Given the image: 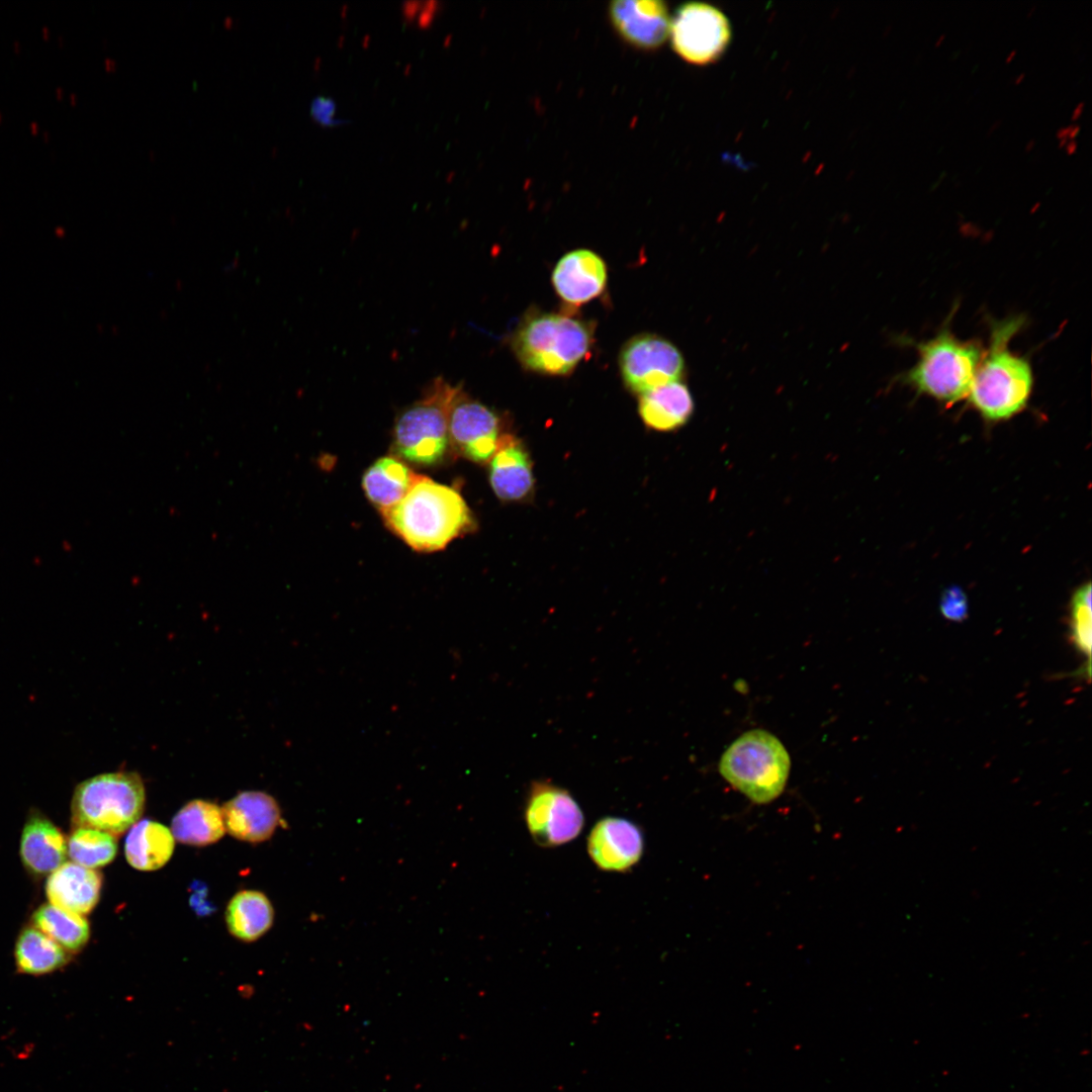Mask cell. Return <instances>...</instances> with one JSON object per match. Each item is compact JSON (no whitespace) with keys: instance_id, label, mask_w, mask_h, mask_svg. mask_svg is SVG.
<instances>
[{"instance_id":"obj_10","label":"cell","mask_w":1092,"mask_h":1092,"mask_svg":"<svg viewBox=\"0 0 1092 1092\" xmlns=\"http://www.w3.org/2000/svg\"><path fill=\"white\" fill-rule=\"evenodd\" d=\"M619 364L625 384L639 394L679 381L685 370L676 347L653 335L630 340L621 352Z\"/></svg>"},{"instance_id":"obj_8","label":"cell","mask_w":1092,"mask_h":1092,"mask_svg":"<svg viewBox=\"0 0 1092 1092\" xmlns=\"http://www.w3.org/2000/svg\"><path fill=\"white\" fill-rule=\"evenodd\" d=\"M669 34L675 53L693 65H708L726 51L731 28L726 15L703 2L681 5L670 20Z\"/></svg>"},{"instance_id":"obj_26","label":"cell","mask_w":1092,"mask_h":1092,"mask_svg":"<svg viewBox=\"0 0 1092 1092\" xmlns=\"http://www.w3.org/2000/svg\"><path fill=\"white\" fill-rule=\"evenodd\" d=\"M67 851L73 862L95 870L114 859L117 842L115 836L107 832L75 827L67 839Z\"/></svg>"},{"instance_id":"obj_27","label":"cell","mask_w":1092,"mask_h":1092,"mask_svg":"<svg viewBox=\"0 0 1092 1092\" xmlns=\"http://www.w3.org/2000/svg\"><path fill=\"white\" fill-rule=\"evenodd\" d=\"M1071 640L1090 660L1091 655V584L1076 590L1071 603Z\"/></svg>"},{"instance_id":"obj_23","label":"cell","mask_w":1092,"mask_h":1092,"mask_svg":"<svg viewBox=\"0 0 1092 1092\" xmlns=\"http://www.w3.org/2000/svg\"><path fill=\"white\" fill-rule=\"evenodd\" d=\"M418 475L400 460L386 456L366 470L362 484L367 497L382 512L403 498Z\"/></svg>"},{"instance_id":"obj_32","label":"cell","mask_w":1092,"mask_h":1092,"mask_svg":"<svg viewBox=\"0 0 1092 1092\" xmlns=\"http://www.w3.org/2000/svg\"><path fill=\"white\" fill-rule=\"evenodd\" d=\"M1084 105H1085L1084 101H1081L1076 105V107L1074 108V110L1072 112V116H1071L1072 121H1076L1081 116Z\"/></svg>"},{"instance_id":"obj_20","label":"cell","mask_w":1092,"mask_h":1092,"mask_svg":"<svg viewBox=\"0 0 1092 1092\" xmlns=\"http://www.w3.org/2000/svg\"><path fill=\"white\" fill-rule=\"evenodd\" d=\"M174 839L171 830L163 824L141 820L128 830L124 843L126 860L139 871H156L171 858Z\"/></svg>"},{"instance_id":"obj_49","label":"cell","mask_w":1092,"mask_h":1092,"mask_svg":"<svg viewBox=\"0 0 1092 1092\" xmlns=\"http://www.w3.org/2000/svg\"><path fill=\"white\" fill-rule=\"evenodd\" d=\"M411 67H412L411 65H406V67L404 69L405 74H408V71H410Z\"/></svg>"},{"instance_id":"obj_35","label":"cell","mask_w":1092,"mask_h":1092,"mask_svg":"<svg viewBox=\"0 0 1092 1092\" xmlns=\"http://www.w3.org/2000/svg\"><path fill=\"white\" fill-rule=\"evenodd\" d=\"M1080 128H1081L1080 124L1073 123V126H1072V128H1071V130L1069 132L1068 139L1074 140L1077 136V134L1079 133Z\"/></svg>"},{"instance_id":"obj_39","label":"cell","mask_w":1092,"mask_h":1092,"mask_svg":"<svg viewBox=\"0 0 1092 1092\" xmlns=\"http://www.w3.org/2000/svg\"><path fill=\"white\" fill-rule=\"evenodd\" d=\"M1015 55H1016V49H1013V50H1012L1011 52H1009V54L1007 55V57H1006V59H1005V62H1006V63H1009V62H1010V61H1011V60H1012V59L1014 58V56H1015Z\"/></svg>"},{"instance_id":"obj_46","label":"cell","mask_w":1092,"mask_h":1092,"mask_svg":"<svg viewBox=\"0 0 1092 1092\" xmlns=\"http://www.w3.org/2000/svg\"><path fill=\"white\" fill-rule=\"evenodd\" d=\"M347 11H348V6H347V5H344V6H343V7L341 8V15H342V17H345V16H346V13H347Z\"/></svg>"},{"instance_id":"obj_41","label":"cell","mask_w":1092,"mask_h":1092,"mask_svg":"<svg viewBox=\"0 0 1092 1092\" xmlns=\"http://www.w3.org/2000/svg\"><path fill=\"white\" fill-rule=\"evenodd\" d=\"M369 42H370V36L368 34H366L362 39V46L364 48H367Z\"/></svg>"},{"instance_id":"obj_44","label":"cell","mask_w":1092,"mask_h":1092,"mask_svg":"<svg viewBox=\"0 0 1092 1092\" xmlns=\"http://www.w3.org/2000/svg\"><path fill=\"white\" fill-rule=\"evenodd\" d=\"M1035 9H1036V4H1033V5H1032V6H1031V7L1029 8V10H1028V12H1027L1026 16H1027V17H1030V16H1031V14L1033 13V11H1034Z\"/></svg>"},{"instance_id":"obj_31","label":"cell","mask_w":1092,"mask_h":1092,"mask_svg":"<svg viewBox=\"0 0 1092 1092\" xmlns=\"http://www.w3.org/2000/svg\"><path fill=\"white\" fill-rule=\"evenodd\" d=\"M422 3L420 1H407L403 3V15L405 18H413L417 12L421 9Z\"/></svg>"},{"instance_id":"obj_1","label":"cell","mask_w":1092,"mask_h":1092,"mask_svg":"<svg viewBox=\"0 0 1092 1092\" xmlns=\"http://www.w3.org/2000/svg\"><path fill=\"white\" fill-rule=\"evenodd\" d=\"M1025 323L1022 315L990 321L987 350L976 370L968 398L990 422L1008 420L1027 404L1033 387V372L1025 356L1009 349L1012 338Z\"/></svg>"},{"instance_id":"obj_38","label":"cell","mask_w":1092,"mask_h":1092,"mask_svg":"<svg viewBox=\"0 0 1092 1092\" xmlns=\"http://www.w3.org/2000/svg\"><path fill=\"white\" fill-rule=\"evenodd\" d=\"M1024 77H1025V74L1022 72L1019 75H1017L1016 77H1014L1011 82L1014 83V84H1019L1023 80Z\"/></svg>"},{"instance_id":"obj_25","label":"cell","mask_w":1092,"mask_h":1092,"mask_svg":"<svg viewBox=\"0 0 1092 1092\" xmlns=\"http://www.w3.org/2000/svg\"><path fill=\"white\" fill-rule=\"evenodd\" d=\"M32 924L69 953L79 952L90 936V927L83 915L52 904L41 905L33 912Z\"/></svg>"},{"instance_id":"obj_11","label":"cell","mask_w":1092,"mask_h":1092,"mask_svg":"<svg viewBox=\"0 0 1092 1092\" xmlns=\"http://www.w3.org/2000/svg\"><path fill=\"white\" fill-rule=\"evenodd\" d=\"M448 430L450 445L477 463L489 461L505 437L497 415L470 398L461 386L449 412Z\"/></svg>"},{"instance_id":"obj_45","label":"cell","mask_w":1092,"mask_h":1092,"mask_svg":"<svg viewBox=\"0 0 1092 1092\" xmlns=\"http://www.w3.org/2000/svg\"><path fill=\"white\" fill-rule=\"evenodd\" d=\"M1068 140H1069L1068 138L1060 140L1059 148L1065 147L1067 145V143H1068Z\"/></svg>"},{"instance_id":"obj_4","label":"cell","mask_w":1092,"mask_h":1092,"mask_svg":"<svg viewBox=\"0 0 1092 1092\" xmlns=\"http://www.w3.org/2000/svg\"><path fill=\"white\" fill-rule=\"evenodd\" d=\"M592 342V331L581 321L566 314L543 313L520 326L512 347L526 369L565 375L589 352Z\"/></svg>"},{"instance_id":"obj_21","label":"cell","mask_w":1092,"mask_h":1092,"mask_svg":"<svg viewBox=\"0 0 1092 1092\" xmlns=\"http://www.w3.org/2000/svg\"><path fill=\"white\" fill-rule=\"evenodd\" d=\"M171 832L179 842L204 846L218 841L225 832L221 808L205 800H193L174 816Z\"/></svg>"},{"instance_id":"obj_22","label":"cell","mask_w":1092,"mask_h":1092,"mask_svg":"<svg viewBox=\"0 0 1092 1092\" xmlns=\"http://www.w3.org/2000/svg\"><path fill=\"white\" fill-rule=\"evenodd\" d=\"M274 910L270 900L262 892L244 890L229 902L225 922L229 931L243 941H254L272 926Z\"/></svg>"},{"instance_id":"obj_42","label":"cell","mask_w":1092,"mask_h":1092,"mask_svg":"<svg viewBox=\"0 0 1092 1092\" xmlns=\"http://www.w3.org/2000/svg\"><path fill=\"white\" fill-rule=\"evenodd\" d=\"M451 39H452V34L446 35V37L444 38V41H443V46L448 47L450 44V42H451Z\"/></svg>"},{"instance_id":"obj_2","label":"cell","mask_w":1092,"mask_h":1092,"mask_svg":"<svg viewBox=\"0 0 1092 1092\" xmlns=\"http://www.w3.org/2000/svg\"><path fill=\"white\" fill-rule=\"evenodd\" d=\"M381 514L389 528L418 551L443 549L473 526L460 493L423 475L400 502Z\"/></svg>"},{"instance_id":"obj_16","label":"cell","mask_w":1092,"mask_h":1092,"mask_svg":"<svg viewBox=\"0 0 1092 1092\" xmlns=\"http://www.w3.org/2000/svg\"><path fill=\"white\" fill-rule=\"evenodd\" d=\"M19 853L26 871L35 877L51 875L68 854L63 832L44 815L31 811L20 837Z\"/></svg>"},{"instance_id":"obj_37","label":"cell","mask_w":1092,"mask_h":1092,"mask_svg":"<svg viewBox=\"0 0 1092 1092\" xmlns=\"http://www.w3.org/2000/svg\"><path fill=\"white\" fill-rule=\"evenodd\" d=\"M1034 146H1035V139H1030V140H1029V141H1028V142L1026 143V145H1025V148H1024V149H1025V151H1026V152H1029V151H1031V150L1033 149V147H1034Z\"/></svg>"},{"instance_id":"obj_13","label":"cell","mask_w":1092,"mask_h":1092,"mask_svg":"<svg viewBox=\"0 0 1092 1092\" xmlns=\"http://www.w3.org/2000/svg\"><path fill=\"white\" fill-rule=\"evenodd\" d=\"M608 12L616 32L635 49L656 50L669 35L670 18L663 1L617 0L610 3Z\"/></svg>"},{"instance_id":"obj_34","label":"cell","mask_w":1092,"mask_h":1092,"mask_svg":"<svg viewBox=\"0 0 1092 1092\" xmlns=\"http://www.w3.org/2000/svg\"><path fill=\"white\" fill-rule=\"evenodd\" d=\"M1065 147L1068 155H1072L1077 150V142L1075 140L1068 141Z\"/></svg>"},{"instance_id":"obj_47","label":"cell","mask_w":1092,"mask_h":1092,"mask_svg":"<svg viewBox=\"0 0 1092 1092\" xmlns=\"http://www.w3.org/2000/svg\"><path fill=\"white\" fill-rule=\"evenodd\" d=\"M453 177H454V173H453V172H449V174L447 175V179H446V181H447V182H451V181L453 180Z\"/></svg>"},{"instance_id":"obj_5","label":"cell","mask_w":1092,"mask_h":1092,"mask_svg":"<svg viewBox=\"0 0 1092 1092\" xmlns=\"http://www.w3.org/2000/svg\"><path fill=\"white\" fill-rule=\"evenodd\" d=\"M790 767V756L782 742L761 729L737 738L719 764L722 777L757 804L769 803L782 794Z\"/></svg>"},{"instance_id":"obj_40","label":"cell","mask_w":1092,"mask_h":1092,"mask_svg":"<svg viewBox=\"0 0 1092 1092\" xmlns=\"http://www.w3.org/2000/svg\"><path fill=\"white\" fill-rule=\"evenodd\" d=\"M944 38H945V33H941V34H940V35H939V36H938V37L936 38V40H935V42H934V46H935V47H938V46H940V44H941V42L943 41V39H944Z\"/></svg>"},{"instance_id":"obj_33","label":"cell","mask_w":1092,"mask_h":1092,"mask_svg":"<svg viewBox=\"0 0 1092 1092\" xmlns=\"http://www.w3.org/2000/svg\"><path fill=\"white\" fill-rule=\"evenodd\" d=\"M1072 126H1073V123L1069 124L1068 126L1060 127L1056 132V136L1059 140L1068 138Z\"/></svg>"},{"instance_id":"obj_9","label":"cell","mask_w":1092,"mask_h":1092,"mask_svg":"<svg viewBox=\"0 0 1092 1092\" xmlns=\"http://www.w3.org/2000/svg\"><path fill=\"white\" fill-rule=\"evenodd\" d=\"M525 819L533 840L543 847L573 840L584 824L583 813L570 793L545 782H535L531 786Z\"/></svg>"},{"instance_id":"obj_30","label":"cell","mask_w":1092,"mask_h":1092,"mask_svg":"<svg viewBox=\"0 0 1092 1092\" xmlns=\"http://www.w3.org/2000/svg\"><path fill=\"white\" fill-rule=\"evenodd\" d=\"M438 8L437 1H427L424 3V7L418 16V24L421 27H428L433 19Z\"/></svg>"},{"instance_id":"obj_12","label":"cell","mask_w":1092,"mask_h":1092,"mask_svg":"<svg viewBox=\"0 0 1092 1092\" xmlns=\"http://www.w3.org/2000/svg\"><path fill=\"white\" fill-rule=\"evenodd\" d=\"M586 845L599 869L624 873L640 860L644 837L634 822L621 817H604L592 828Z\"/></svg>"},{"instance_id":"obj_43","label":"cell","mask_w":1092,"mask_h":1092,"mask_svg":"<svg viewBox=\"0 0 1092 1092\" xmlns=\"http://www.w3.org/2000/svg\"><path fill=\"white\" fill-rule=\"evenodd\" d=\"M944 175H945V172H942V173H941V176L939 177V179H937V181H936V182H934V183H933V184L931 185V186H932V187H931V189H934V188H936V187H937V186L939 185V183L941 182V180H942V177H943Z\"/></svg>"},{"instance_id":"obj_17","label":"cell","mask_w":1092,"mask_h":1092,"mask_svg":"<svg viewBox=\"0 0 1092 1092\" xmlns=\"http://www.w3.org/2000/svg\"><path fill=\"white\" fill-rule=\"evenodd\" d=\"M102 876L99 872L65 862L54 871L46 883L50 904L79 915L90 913L99 901Z\"/></svg>"},{"instance_id":"obj_3","label":"cell","mask_w":1092,"mask_h":1092,"mask_svg":"<svg viewBox=\"0 0 1092 1092\" xmlns=\"http://www.w3.org/2000/svg\"><path fill=\"white\" fill-rule=\"evenodd\" d=\"M918 359L901 380L918 393L953 403L968 397L984 354L976 340H962L948 325L931 339L915 344Z\"/></svg>"},{"instance_id":"obj_18","label":"cell","mask_w":1092,"mask_h":1092,"mask_svg":"<svg viewBox=\"0 0 1092 1092\" xmlns=\"http://www.w3.org/2000/svg\"><path fill=\"white\" fill-rule=\"evenodd\" d=\"M489 461V482L498 498L518 502L531 493L534 486L531 459L517 440L505 435Z\"/></svg>"},{"instance_id":"obj_14","label":"cell","mask_w":1092,"mask_h":1092,"mask_svg":"<svg viewBox=\"0 0 1092 1092\" xmlns=\"http://www.w3.org/2000/svg\"><path fill=\"white\" fill-rule=\"evenodd\" d=\"M221 812L225 830L235 838L252 843L269 839L281 823L277 801L259 791L238 794L223 804Z\"/></svg>"},{"instance_id":"obj_24","label":"cell","mask_w":1092,"mask_h":1092,"mask_svg":"<svg viewBox=\"0 0 1092 1092\" xmlns=\"http://www.w3.org/2000/svg\"><path fill=\"white\" fill-rule=\"evenodd\" d=\"M70 960L69 952L34 926L24 927L15 944L18 972L39 976L55 972Z\"/></svg>"},{"instance_id":"obj_29","label":"cell","mask_w":1092,"mask_h":1092,"mask_svg":"<svg viewBox=\"0 0 1092 1092\" xmlns=\"http://www.w3.org/2000/svg\"><path fill=\"white\" fill-rule=\"evenodd\" d=\"M336 102L332 97L315 96L311 103L309 112L312 119L322 126L329 127L339 125L347 122L344 119H338L335 117Z\"/></svg>"},{"instance_id":"obj_15","label":"cell","mask_w":1092,"mask_h":1092,"mask_svg":"<svg viewBox=\"0 0 1092 1092\" xmlns=\"http://www.w3.org/2000/svg\"><path fill=\"white\" fill-rule=\"evenodd\" d=\"M607 283V266L590 250L580 249L565 254L555 265L552 284L565 302L579 305L598 297Z\"/></svg>"},{"instance_id":"obj_48","label":"cell","mask_w":1092,"mask_h":1092,"mask_svg":"<svg viewBox=\"0 0 1092 1092\" xmlns=\"http://www.w3.org/2000/svg\"><path fill=\"white\" fill-rule=\"evenodd\" d=\"M343 42H344V36L342 35L341 37H339L338 46L342 47Z\"/></svg>"},{"instance_id":"obj_7","label":"cell","mask_w":1092,"mask_h":1092,"mask_svg":"<svg viewBox=\"0 0 1092 1092\" xmlns=\"http://www.w3.org/2000/svg\"><path fill=\"white\" fill-rule=\"evenodd\" d=\"M459 388L438 377L422 398L398 416L393 447L400 458L419 465H434L444 459L450 446L449 412Z\"/></svg>"},{"instance_id":"obj_28","label":"cell","mask_w":1092,"mask_h":1092,"mask_svg":"<svg viewBox=\"0 0 1092 1092\" xmlns=\"http://www.w3.org/2000/svg\"><path fill=\"white\" fill-rule=\"evenodd\" d=\"M939 609L944 618L954 622H962L968 617V599L965 592L951 585L944 589L939 602Z\"/></svg>"},{"instance_id":"obj_19","label":"cell","mask_w":1092,"mask_h":1092,"mask_svg":"<svg viewBox=\"0 0 1092 1092\" xmlns=\"http://www.w3.org/2000/svg\"><path fill=\"white\" fill-rule=\"evenodd\" d=\"M694 412L692 394L680 381L670 382L640 394L639 414L645 425L657 431L684 426Z\"/></svg>"},{"instance_id":"obj_6","label":"cell","mask_w":1092,"mask_h":1092,"mask_svg":"<svg viewBox=\"0 0 1092 1092\" xmlns=\"http://www.w3.org/2000/svg\"><path fill=\"white\" fill-rule=\"evenodd\" d=\"M145 802V786L136 772L101 774L76 787L71 803L72 823L119 835L138 822Z\"/></svg>"},{"instance_id":"obj_36","label":"cell","mask_w":1092,"mask_h":1092,"mask_svg":"<svg viewBox=\"0 0 1092 1092\" xmlns=\"http://www.w3.org/2000/svg\"><path fill=\"white\" fill-rule=\"evenodd\" d=\"M1001 123V119H996L995 121H993L992 124L989 126V129L987 130V135H990Z\"/></svg>"}]
</instances>
